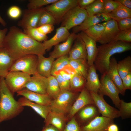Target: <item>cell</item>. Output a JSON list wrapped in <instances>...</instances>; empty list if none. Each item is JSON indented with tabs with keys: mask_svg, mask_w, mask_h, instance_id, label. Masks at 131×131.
I'll return each instance as SVG.
<instances>
[{
	"mask_svg": "<svg viewBox=\"0 0 131 131\" xmlns=\"http://www.w3.org/2000/svg\"><path fill=\"white\" fill-rule=\"evenodd\" d=\"M4 48L14 61L28 55H44L46 50L42 43L33 39L15 26L11 27L7 33Z\"/></svg>",
	"mask_w": 131,
	"mask_h": 131,
	"instance_id": "1",
	"label": "cell"
},
{
	"mask_svg": "<svg viewBox=\"0 0 131 131\" xmlns=\"http://www.w3.org/2000/svg\"><path fill=\"white\" fill-rule=\"evenodd\" d=\"M97 47L98 51L94 64L96 70L101 74L107 72L110 59L114 54L131 50V43L120 41H112Z\"/></svg>",
	"mask_w": 131,
	"mask_h": 131,
	"instance_id": "2",
	"label": "cell"
},
{
	"mask_svg": "<svg viewBox=\"0 0 131 131\" xmlns=\"http://www.w3.org/2000/svg\"><path fill=\"white\" fill-rule=\"evenodd\" d=\"M0 124L19 114L24 107L14 99L13 93L6 85L4 78L0 77Z\"/></svg>",
	"mask_w": 131,
	"mask_h": 131,
	"instance_id": "3",
	"label": "cell"
},
{
	"mask_svg": "<svg viewBox=\"0 0 131 131\" xmlns=\"http://www.w3.org/2000/svg\"><path fill=\"white\" fill-rule=\"evenodd\" d=\"M79 94L71 90L61 91L58 96L52 100L50 105L51 110L65 115L69 112L72 104Z\"/></svg>",
	"mask_w": 131,
	"mask_h": 131,
	"instance_id": "4",
	"label": "cell"
},
{
	"mask_svg": "<svg viewBox=\"0 0 131 131\" xmlns=\"http://www.w3.org/2000/svg\"><path fill=\"white\" fill-rule=\"evenodd\" d=\"M100 80V86L98 93L109 97L115 107L119 109L121 100L119 96L120 92L107 72L102 74Z\"/></svg>",
	"mask_w": 131,
	"mask_h": 131,
	"instance_id": "5",
	"label": "cell"
},
{
	"mask_svg": "<svg viewBox=\"0 0 131 131\" xmlns=\"http://www.w3.org/2000/svg\"><path fill=\"white\" fill-rule=\"evenodd\" d=\"M38 56L29 54L24 56L14 61L9 72L20 71L31 75L37 72Z\"/></svg>",
	"mask_w": 131,
	"mask_h": 131,
	"instance_id": "6",
	"label": "cell"
},
{
	"mask_svg": "<svg viewBox=\"0 0 131 131\" xmlns=\"http://www.w3.org/2000/svg\"><path fill=\"white\" fill-rule=\"evenodd\" d=\"M78 0H58L44 7L53 16L56 24L60 23L66 14L70 9L77 6Z\"/></svg>",
	"mask_w": 131,
	"mask_h": 131,
	"instance_id": "7",
	"label": "cell"
},
{
	"mask_svg": "<svg viewBox=\"0 0 131 131\" xmlns=\"http://www.w3.org/2000/svg\"><path fill=\"white\" fill-rule=\"evenodd\" d=\"M87 16L86 10L77 6L70 9L64 15L61 22V26L69 30L81 24Z\"/></svg>",
	"mask_w": 131,
	"mask_h": 131,
	"instance_id": "8",
	"label": "cell"
},
{
	"mask_svg": "<svg viewBox=\"0 0 131 131\" xmlns=\"http://www.w3.org/2000/svg\"><path fill=\"white\" fill-rule=\"evenodd\" d=\"M31 76L22 72L11 71L9 72L4 79L8 87L14 93L24 89L25 84Z\"/></svg>",
	"mask_w": 131,
	"mask_h": 131,
	"instance_id": "9",
	"label": "cell"
},
{
	"mask_svg": "<svg viewBox=\"0 0 131 131\" xmlns=\"http://www.w3.org/2000/svg\"><path fill=\"white\" fill-rule=\"evenodd\" d=\"M94 104L102 116L114 119L119 117V110L108 104L102 95L92 91L90 92Z\"/></svg>",
	"mask_w": 131,
	"mask_h": 131,
	"instance_id": "10",
	"label": "cell"
},
{
	"mask_svg": "<svg viewBox=\"0 0 131 131\" xmlns=\"http://www.w3.org/2000/svg\"><path fill=\"white\" fill-rule=\"evenodd\" d=\"M45 10L44 7L34 9H28L23 11L21 19L17 25L23 29L27 27H36L42 13Z\"/></svg>",
	"mask_w": 131,
	"mask_h": 131,
	"instance_id": "11",
	"label": "cell"
},
{
	"mask_svg": "<svg viewBox=\"0 0 131 131\" xmlns=\"http://www.w3.org/2000/svg\"><path fill=\"white\" fill-rule=\"evenodd\" d=\"M47 78L37 73L31 76L24 89L39 93L47 94Z\"/></svg>",
	"mask_w": 131,
	"mask_h": 131,
	"instance_id": "12",
	"label": "cell"
},
{
	"mask_svg": "<svg viewBox=\"0 0 131 131\" xmlns=\"http://www.w3.org/2000/svg\"><path fill=\"white\" fill-rule=\"evenodd\" d=\"M69 112V117L71 118L81 109L90 104H94L90 92L85 87L80 92Z\"/></svg>",
	"mask_w": 131,
	"mask_h": 131,
	"instance_id": "13",
	"label": "cell"
},
{
	"mask_svg": "<svg viewBox=\"0 0 131 131\" xmlns=\"http://www.w3.org/2000/svg\"><path fill=\"white\" fill-rule=\"evenodd\" d=\"M77 113L79 120L77 121L81 127L87 124L100 114L94 104H89L85 106Z\"/></svg>",
	"mask_w": 131,
	"mask_h": 131,
	"instance_id": "14",
	"label": "cell"
},
{
	"mask_svg": "<svg viewBox=\"0 0 131 131\" xmlns=\"http://www.w3.org/2000/svg\"><path fill=\"white\" fill-rule=\"evenodd\" d=\"M113 122V119L98 116L87 124L81 127L82 131H108V126Z\"/></svg>",
	"mask_w": 131,
	"mask_h": 131,
	"instance_id": "15",
	"label": "cell"
},
{
	"mask_svg": "<svg viewBox=\"0 0 131 131\" xmlns=\"http://www.w3.org/2000/svg\"><path fill=\"white\" fill-rule=\"evenodd\" d=\"M111 19L106 14H98L91 16H87L80 25L73 28V33L76 34L96 24L107 21Z\"/></svg>",
	"mask_w": 131,
	"mask_h": 131,
	"instance_id": "16",
	"label": "cell"
},
{
	"mask_svg": "<svg viewBox=\"0 0 131 131\" xmlns=\"http://www.w3.org/2000/svg\"><path fill=\"white\" fill-rule=\"evenodd\" d=\"M16 93L17 96H22L31 101L43 105L50 106L52 100L47 93H39L25 89Z\"/></svg>",
	"mask_w": 131,
	"mask_h": 131,
	"instance_id": "17",
	"label": "cell"
},
{
	"mask_svg": "<svg viewBox=\"0 0 131 131\" xmlns=\"http://www.w3.org/2000/svg\"><path fill=\"white\" fill-rule=\"evenodd\" d=\"M77 34L84 43L87 54V60L88 65L90 66L94 64L98 51L96 42L83 31Z\"/></svg>",
	"mask_w": 131,
	"mask_h": 131,
	"instance_id": "18",
	"label": "cell"
},
{
	"mask_svg": "<svg viewBox=\"0 0 131 131\" xmlns=\"http://www.w3.org/2000/svg\"><path fill=\"white\" fill-rule=\"evenodd\" d=\"M74 42L68 53L69 60L80 59L87 60V54L84 43L78 34Z\"/></svg>",
	"mask_w": 131,
	"mask_h": 131,
	"instance_id": "19",
	"label": "cell"
},
{
	"mask_svg": "<svg viewBox=\"0 0 131 131\" xmlns=\"http://www.w3.org/2000/svg\"><path fill=\"white\" fill-rule=\"evenodd\" d=\"M77 35V34L72 33L65 41L54 46V49L49 54V56L55 59L67 55L71 49Z\"/></svg>",
	"mask_w": 131,
	"mask_h": 131,
	"instance_id": "20",
	"label": "cell"
},
{
	"mask_svg": "<svg viewBox=\"0 0 131 131\" xmlns=\"http://www.w3.org/2000/svg\"><path fill=\"white\" fill-rule=\"evenodd\" d=\"M120 31L117 21L110 19L107 21L101 38L98 42L101 44L110 42Z\"/></svg>",
	"mask_w": 131,
	"mask_h": 131,
	"instance_id": "21",
	"label": "cell"
},
{
	"mask_svg": "<svg viewBox=\"0 0 131 131\" xmlns=\"http://www.w3.org/2000/svg\"><path fill=\"white\" fill-rule=\"evenodd\" d=\"M68 30L66 27L60 26L57 28L54 35L49 40L42 43L46 50H48L54 46L61 42L65 41L70 35Z\"/></svg>",
	"mask_w": 131,
	"mask_h": 131,
	"instance_id": "22",
	"label": "cell"
},
{
	"mask_svg": "<svg viewBox=\"0 0 131 131\" xmlns=\"http://www.w3.org/2000/svg\"><path fill=\"white\" fill-rule=\"evenodd\" d=\"M67 118L62 113L51 110L45 120L44 125H52L59 131H62L66 124Z\"/></svg>",
	"mask_w": 131,
	"mask_h": 131,
	"instance_id": "23",
	"label": "cell"
},
{
	"mask_svg": "<svg viewBox=\"0 0 131 131\" xmlns=\"http://www.w3.org/2000/svg\"><path fill=\"white\" fill-rule=\"evenodd\" d=\"M117 63L115 57H111L110 60L109 68L107 72L111 79L119 90L120 93L124 96L126 90L123 88L122 79L118 72Z\"/></svg>",
	"mask_w": 131,
	"mask_h": 131,
	"instance_id": "24",
	"label": "cell"
},
{
	"mask_svg": "<svg viewBox=\"0 0 131 131\" xmlns=\"http://www.w3.org/2000/svg\"><path fill=\"white\" fill-rule=\"evenodd\" d=\"M100 82L94 64L90 66L85 87L89 92L98 93Z\"/></svg>",
	"mask_w": 131,
	"mask_h": 131,
	"instance_id": "25",
	"label": "cell"
},
{
	"mask_svg": "<svg viewBox=\"0 0 131 131\" xmlns=\"http://www.w3.org/2000/svg\"><path fill=\"white\" fill-rule=\"evenodd\" d=\"M37 56V72L43 76L48 77L51 75L52 65L55 59L50 56L46 57L43 55Z\"/></svg>",
	"mask_w": 131,
	"mask_h": 131,
	"instance_id": "26",
	"label": "cell"
},
{
	"mask_svg": "<svg viewBox=\"0 0 131 131\" xmlns=\"http://www.w3.org/2000/svg\"><path fill=\"white\" fill-rule=\"evenodd\" d=\"M18 101L22 106L31 107L44 120L51 110L50 106L43 105L33 102L23 96L20 98Z\"/></svg>",
	"mask_w": 131,
	"mask_h": 131,
	"instance_id": "27",
	"label": "cell"
},
{
	"mask_svg": "<svg viewBox=\"0 0 131 131\" xmlns=\"http://www.w3.org/2000/svg\"><path fill=\"white\" fill-rule=\"evenodd\" d=\"M14 61L4 48H0V77L5 78Z\"/></svg>",
	"mask_w": 131,
	"mask_h": 131,
	"instance_id": "28",
	"label": "cell"
},
{
	"mask_svg": "<svg viewBox=\"0 0 131 131\" xmlns=\"http://www.w3.org/2000/svg\"><path fill=\"white\" fill-rule=\"evenodd\" d=\"M69 65L86 79L90 66L86 59H80L69 60Z\"/></svg>",
	"mask_w": 131,
	"mask_h": 131,
	"instance_id": "29",
	"label": "cell"
},
{
	"mask_svg": "<svg viewBox=\"0 0 131 131\" xmlns=\"http://www.w3.org/2000/svg\"><path fill=\"white\" fill-rule=\"evenodd\" d=\"M107 21L97 24L82 31L98 42L100 39Z\"/></svg>",
	"mask_w": 131,
	"mask_h": 131,
	"instance_id": "30",
	"label": "cell"
},
{
	"mask_svg": "<svg viewBox=\"0 0 131 131\" xmlns=\"http://www.w3.org/2000/svg\"><path fill=\"white\" fill-rule=\"evenodd\" d=\"M86 79L81 74L76 72L70 80V90L78 92L85 87Z\"/></svg>",
	"mask_w": 131,
	"mask_h": 131,
	"instance_id": "31",
	"label": "cell"
},
{
	"mask_svg": "<svg viewBox=\"0 0 131 131\" xmlns=\"http://www.w3.org/2000/svg\"><path fill=\"white\" fill-rule=\"evenodd\" d=\"M106 15L111 19L117 21L131 17V9L121 4L113 11Z\"/></svg>",
	"mask_w": 131,
	"mask_h": 131,
	"instance_id": "32",
	"label": "cell"
},
{
	"mask_svg": "<svg viewBox=\"0 0 131 131\" xmlns=\"http://www.w3.org/2000/svg\"><path fill=\"white\" fill-rule=\"evenodd\" d=\"M47 93L54 99L59 95L61 90L55 77L51 75L47 77Z\"/></svg>",
	"mask_w": 131,
	"mask_h": 131,
	"instance_id": "33",
	"label": "cell"
},
{
	"mask_svg": "<svg viewBox=\"0 0 131 131\" xmlns=\"http://www.w3.org/2000/svg\"><path fill=\"white\" fill-rule=\"evenodd\" d=\"M119 74L122 79L131 72V57L129 55L117 63Z\"/></svg>",
	"mask_w": 131,
	"mask_h": 131,
	"instance_id": "34",
	"label": "cell"
},
{
	"mask_svg": "<svg viewBox=\"0 0 131 131\" xmlns=\"http://www.w3.org/2000/svg\"><path fill=\"white\" fill-rule=\"evenodd\" d=\"M68 56L66 55L60 57L54 60L52 66L51 75L54 76L65 67L69 65Z\"/></svg>",
	"mask_w": 131,
	"mask_h": 131,
	"instance_id": "35",
	"label": "cell"
},
{
	"mask_svg": "<svg viewBox=\"0 0 131 131\" xmlns=\"http://www.w3.org/2000/svg\"><path fill=\"white\" fill-rule=\"evenodd\" d=\"M104 0H95L86 7V10L88 16H90L102 13Z\"/></svg>",
	"mask_w": 131,
	"mask_h": 131,
	"instance_id": "36",
	"label": "cell"
},
{
	"mask_svg": "<svg viewBox=\"0 0 131 131\" xmlns=\"http://www.w3.org/2000/svg\"><path fill=\"white\" fill-rule=\"evenodd\" d=\"M23 32L33 39L41 42L48 40L47 35L43 34L38 30L36 27H27L23 29Z\"/></svg>",
	"mask_w": 131,
	"mask_h": 131,
	"instance_id": "37",
	"label": "cell"
},
{
	"mask_svg": "<svg viewBox=\"0 0 131 131\" xmlns=\"http://www.w3.org/2000/svg\"><path fill=\"white\" fill-rule=\"evenodd\" d=\"M119 117L123 119L130 118L131 117V102H126L121 99L119 109Z\"/></svg>",
	"mask_w": 131,
	"mask_h": 131,
	"instance_id": "38",
	"label": "cell"
},
{
	"mask_svg": "<svg viewBox=\"0 0 131 131\" xmlns=\"http://www.w3.org/2000/svg\"><path fill=\"white\" fill-rule=\"evenodd\" d=\"M55 24L56 21L53 16L50 13L45 10L41 14L36 27L44 25H54Z\"/></svg>",
	"mask_w": 131,
	"mask_h": 131,
	"instance_id": "39",
	"label": "cell"
},
{
	"mask_svg": "<svg viewBox=\"0 0 131 131\" xmlns=\"http://www.w3.org/2000/svg\"><path fill=\"white\" fill-rule=\"evenodd\" d=\"M58 0H30L27 5V9H34L42 8L44 6L51 4Z\"/></svg>",
	"mask_w": 131,
	"mask_h": 131,
	"instance_id": "40",
	"label": "cell"
},
{
	"mask_svg": "<svg viewBox=\"0 0 131 131\" xmlns=\"http://www.w3.org/2000/svg\"><path fill=\"white\" fill-rule=\"evenodd\" d=\"M121 4L115 0H104L102 13H109L119 6Z\"/></svg>",
	"mask_w": 131,
	"mask_h": 131,
	"instance_id": "41",
	"label": "cell"
},
{
	"mask_svg": "<svg viewBox=\"0 0 131 131\" xmlns=\"http://www.w3.org/2000/svg\"><path fill=\"white\" fill-rule=\"evenodd\" d=\"M117 41L126 43H131V29L124 31H120L112 41Z\"/></svg>",
	"mask_w": 131,
	"mask_h": 131,
	"instance_id": "42",
	"label": "cell"
},
{
	"mask_svg": "<svg viewBox=\"0 0 131 131\" xmlns=\"http://www.w3.org/2000/svg\"><path fill=\"white\" fill-rule=\"evenodd\" d=\"M62 131H82L80 126L74 117L66 124Z\"/></svg>",
	"mask_w": 131,
	"mask_h": 131,
	"instance_id": "43",
	"label": "cell"
},
{
	"mask_svg": "<svg viewBox=\"0 0 131 131\" xmlns=\"http://www.w3.org/2000/svg\"><path fill=\"white\" fill-rule=\"evenodd\" d=\"M54 76L58 82L61 91L70 90V81L64 79L59 74Z\"/></svg>",
	"mask_w": 131,
	"mask_h": 131,
	"instance_id": "44",
	"label": "cell"
},
{
	"mask_svg": "<svg viewBox=\"0 0 131 131\" xmlns=\"http://www.w3.org/2000/svg\"><path fill=\"white\" fill-rule=\"evenodd\" d=\"M7 13L10 18L16 19L18 18L22 14V12L19 7L14 6L9 8L8 11Z\"/></svg>",
	"mask_w": 131,
	"mask_h": 131,
	"instance_id": "45",
	"label": "cell"
},
{
	"mask_svg": "<svg viewBox=\"0 0 131 131\" xmlns=\"http://www.w3.org/2000/svg\"><path fill=\"white\" fill-rule=\"evenodd\" d=\"M120 31L131 29V17L125 18L117 21Z\"/></svg>",
	"mask_w": 131,
	"mask_h": 131,
	"instance_id": "46",
	"label": "cell"
},
{
	"mask_svg": "<svg viewBox=\"0 0 131 131\" xmlns=\"http://www.w3.org/2000/svg\"><path fill=\"white\" fill-rule=\"evenodd\" d=\"M38 30L41 33L45 35L51 33L54 29L53 25L46 24L36 27Z\"/></svg>",
	"mask_w": 131,
	"mask_h": 131,
	"instance_id": "47",
	"label": "cell"
},
{
	"mask_svg": "<svg viewBox=\"0 0 131 131\" xmlns=\"http://www.w3.org/2000/svg\"><path fill=\"white\" fill-rule=\"evenodd\" d=\"M123 88L126 90H131V72L122 79Z\"/></svg>",
	"mask_w": 131,
	"mask_h": 131,
	"instance_id": "48",
	"label": "cell"
},
{
	"mask_svg": "<svg viewBox=\"0 0 131 131\" xmlns=\"http://www.w3.org/2000/svg\"><path fill=\"white\" fill-rule=\"evenodd\" d=\"M8 31L7 28L0 29V48L4 47V40Z\"/></svg>",
	"mask_w": 131,
	"mask_h": 131,
	"instance_id": "49",
	"label": "cell"
},
{
	"mask_svg": "<svg viewBox=\"0 0 131 131\" xmlns=\"http://www.w3.org/2000/svg\"><path fill=\"white\" fill-rule=\"evenodd\" d=\"M95 0H78L77 6L80 8L85 9Z\"/></svg>",
	"mask_w": 131,
	"mask_h": 131,
	"instance_id": "50",
	"label": "cell"
},
{
	"mask_svg": "<svg viewBox=\"0 0 131 131\" xmlns=\"http://www.w3.org/2000/svg\"><path fill=\"white\" fill-rule=\"evenodd\" d=\"M115 1L125 7L131 9V0H115Z\"/></svg>",
	"mask_w": 131,
	"mask_h": 131,
	"instance_id": "51",
	"label": "cell"
},
{
	"mask_svg": "<svg viewBox=\"0 0 131 131\" xmlns=\"http://www.w3.org/2000/svg\"><path fill=\"white\" fill-rule=\"evenodd\" d=\"M38 131H59L56 128L51 125H44L42 129Z\"/></svg>",
	"mask_w": 131,
	"mask_h": 131,
	"instance_id": "52",
	"label": "cell"
},
{
	"mask_svg": "<svg viewBox=\"0 0 131 131\" xmlns=\"http://www.w3.org/2000/svg\"><path fill=\"white\" fill-rule=\"evenodd\" d=\"M119 131V129L118 126L114 122L111 123L108 126V131Z\"/></svg>",
	"mask_w": 131,
	"mask_h": 131,
	"instance_id": "53",
	"label": "cell"
},
{
	"mask_svg": "<svg viewBox=\"0 0 131 131\" xmlns=\"http://www.w3.org/2000/svg\"><path fill=\"white\" fill-rule=\"evenodd\" d=\"M0 23L3 26H5L7 25V24L5 21L1 17L0 15Z\"/></svg>",
	"mask_w": 131,
	"mask_h": 131,
	"instance_id": "54",
	"label": "cell"
},
{
	"mask_svg": "<svg viewBox=\"0 0 131 131\" xmlns=\"http://www.w3.org/2000/svg\"></svg>",
	"mask_w": 131,
	"mask_h": 131,
	"instance_id": "55",
	"label": "cell"
},
{
	"mask_svg": "<svg viewBox=\"0 0 131 131\" xmlns=\"http://www.w3.org/2000/svg\"></svg>",
	"mask_w": 131,
	"mask_h": 131,
	"instance_id": "56",
	"label": "cell"
}]
</instances>
